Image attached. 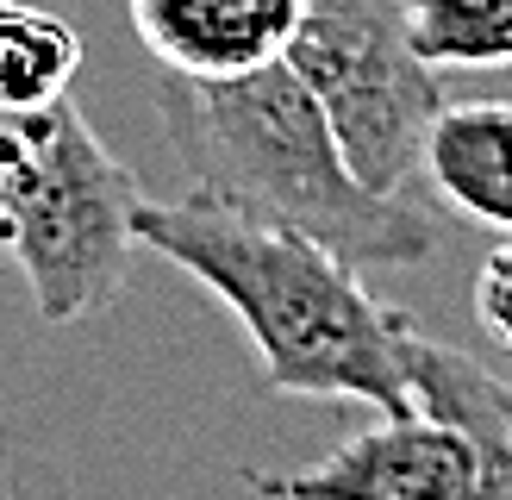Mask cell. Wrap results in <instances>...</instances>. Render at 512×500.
I'll return each instance as SVG.
<instances>
[{"label":"cell","mask_w":512,"mask_h":500,"mask_svg":"<svg viewBox=\"0 0 512 500\" xmlns=\"http://www.w3.org/2000/svg\"><path fill=\"white\" fill-rule=\"evenodd\" d=\"M419 169L463 219L512 238V107L506 100L444 107L425 132Z\"/></svg>","instance_id":"ba28073f"},{"label":"cell","mask_w":512,"mask_h":500,"mask_svg":"<svg viewBox=\"0 0 512 500\" xmlns=\"http://www.w3.org/2000/svg\"><path fill=\"white\" fill-rule=\"evenodd\" d=\"M475 444L463 425L431 413H381L313 469H244L256 500H463Z\"/></svg>","instance_id":"5b68a950"},{"label":"cell","mask_w":512,"mask_h":500,"mask_svg":"<svg viewBox=\"0 0 512 500\" xmlns=\"http://www.w3.org/2000/svg\"><path fill=\"white\" fill-rule=\"evenodd\" d=\"M494 407H500V419L512 425V375H494Z\"/></svg>","instance_id":"7c38bea8"},{"label":"cell","mask_w":512,"mask_h":500,"mask_svg":"<svg viewBox=\"0 0 512 500\" xmlns=\"http://www.w3.org/2000/svg\"><path fill=\"white\" fill-rule=\"evenodd\" d=\"M475 319L500 350H512V238H500L475 269Z\"/></svg>","instance_id":"8fae6325"},{"label":"cell","mask_w":512,"mask_h":500,"mask_svg":"<svg viewBox=\"0 0 512 500\" xmlns=\"http://www.w3.org/2000/svg\"><path fill=\"white\" fill-rule=\"evenodd\" d=\"M431 69H512V0H400Z\"/></svg>","instance_id":"30bf717a"},{"label":"cell","mask_w":512,"mask_h":500,"mask_svg":"<svg viewBox=\"0 0 512 500\" xmlns=\"http://www.w3.org/2000/svg\"><path fill=\"white\" fill-rule=\"evenodd\" d=\"M138 175L63 100L0 113V250L19 263L38 319L107 313L138 257Z\"/></svg>","instance_id":"3957f363"},{"label":"cell","mask_w":512,"mask_h":500,"mask_svg":"<svg viewBox=\"0 0 512 500\" xmlns=\"http://www.w3.org/2000/svg\"><path fill=\"white\" fill-rule=\"evenodd\" d=\"M163 132L194 194L319 238L356 269H406L438 257V219L400 194H375L350 175L338 138L288 63L244 75H169Z\"/></svg>","instance_id":"7a4b0ae2"},{"label":"cell","mask_w":512,"mask_h":500,"mask_svg":"<svg viewBox=\"0 0 512 500\" xmlns=\"http://www.w3.org/2000/svg\"><path fill=\"white\" fill-rule=\"evenodd\" d=\"M400 369H406V388H413V407L463 425L475 444V475L463 500H512V425L494 407V369L425 338L413 319L400 332Z\"/></svg>","instance_id":"52a82bcc"},{"label":"cell","mask_w":512,"mask_h":500,"mask_svg":"<svg viewBox=\"0 0 512 500\" xmlns=\"http://www.w3.org/2000/svg\"><path fill=\"white\" fill-rule=\"evenodd\" d=\"M75 69H82V38L69 32V19L25 0H0V113L63 100Z\"/></svg>","instance_id":"9c48e42d"},{"label":"cell","mask_w":512,"mask_h":500,"mask_svg":"<svg viewBox=\"0 0 512 500\" xmlns=\"http://www.w3.org/2000/svg\"><path fill=\"white\" fill-rule=\"evenodd\" d=\"M138 44L169 75H244L281 63L306 0H125Z\"/></svg>","instance_id":"8992f818"},{"label":"cell","mask_w":512,"mask_h":500,"mask_svg":"<svg viewBox=\"0 0 512 500\" xmlns=\"http://www.w3.org/2000/svg\"><path fill=\"white\" fill-rule=\"evenodd\" d=\"M281 63L313 94L363 188L400 194L419 175L444 82L413 50L400 0H306Z\"/></svg>","instance_id":"277c9868"},{"label":"cell","mask_w":512,"mask_h":500,"mask_svg":"<svg viewBox=\"0 0 512 500\" xmlns=\"http://www.w3.org/2000/svg\"><path fill=\"white\" fill-rule=\"evenodd\" d=\"M132 232L138 250L175 263L232 307L275 394L413 413V388L400 369L406 313L381 307L338 250L256 213L219 207L207 194L138 200Z\"/></svg>","instance_id":"6da1fadb"}]
</instances>
